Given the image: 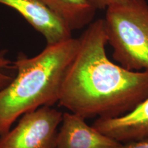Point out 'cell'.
<instances>
[{
  "label": "cell",
  "mask_w": 148,
  "mask_h": 148,
  "mask_svg": "<svg viewBox=\"0 0 148 148\" xmlns=\"http://www.w3.org/2000/svg\"><path fill=\"white\" fill-rule=\"evenodd\" d=\"M58 103L85 119L123 115L148 97V71H131L111 61L103 18L93 21L79 37Z\"/></svg>",
  "instance_id": "1"
},
{
  "label": "cell",
  "mask_w": 148,
  "mask_h": 148,
  "mask_svg": "<svg viewBox=\"0 0 148 148\" xmlns=\"http://www.w3.org/2000/svg\"><path fill=\"white\" fill-rule=\"evenodd\" d=\"M78 47L79 38L71 37L47 44L33 57L23 53L17 56L13 62L16 75L0 90V136L26 112L58 102L64 78Z\"/></svg>",
  "instance_id": "2"
},
{
  "label": "cell",
  "mask_w": 148,
  "mask_h": 148,
  "mask_svg": "<svg viewBox=\"0 0 148 148\" xmlns=\"http://www.w3.org/2000/svg\"><path fill=\"white\" fill-rule=\"evenodd\" d=\"M112 58L125 69L148 71V3L126 0L106 9L103 18Z\"/></svg>",
  "instance_id": "3"
},
{
  "label": "cell",
  "mask_w": 148,
  "mask_h": 148,
  "mask_svg": "<svg viewBox=\"0 0 148 148\" xmlns=\"http://www.w3.org/2000/svg\"><path fill=\"white\" fill-rule=\"evenodd\" d=\"M62 114L49 106L26 112L0 136V148H55Z\"/></svg>",
  "instance_id": "4"
},
{
  "label": "cell",
  "mask_w": 148,
  "mask_h": 148,
  "mask_svg": "<svg viewBox=\"0 0 148 148\" xmlns=\"http://www.w3.org/2000/svg\"><path fill=\"white\" fill-rule=\"evenodd\" d=\"M0 3L14 9L45 38L47 44L69 39L72 31L40 0H0Z\"/></svg>",
  "instance_id": "5"
},
{
  "label": "cell",
  "mask_w": 148,
  "mask_h": 148,
  "mask_svg": "<svg viewBox=\"0 0 148 148\" xmlns=\"http://www.w3.org/2000/svg\"><path fill=\"white\" fill-rule=\"evenodd\" d=\"M122 143L86 123L70 112L62 114L55 148H118Z\"/></svg>",
  "instance_id": "6"
},
{
  "label": "cell",
  "mask_w": 148,
  "mask_h": 148,
  "mask_svg": "<svg viewBox=\"0 0 148 148\" xmlns=\"http://www.w3.org/2000/svg\"><path fill=\"white\" fill-rule=\"evenodd\" d=\"M92 126L121 143L148 138V97L123 115L98 118Z\"/></svg>",
  "instance_id": "7"
},
{
  "label": "cell",
  "mask_w": 148,
  "mask_h": 148,
  "mask_svg": "<svg viewBox=\"0 0 148 148\" xmlns=\"http://www.w3.org/2000/svg\"><path fill=\"white\" fill-rule=\"evenodd\" d=\"M73 32L93 21L96 8L88 0H40Z\"/></svg>",
  "instance_id": "8"
},
{
  "label": "cell",
  "mask_w": 148,
  "mask_h": 148,
  "mask_svg": "<svg viewBox=\"0 0 148 148\" xmlns=\"http://www.w3.org/2000/svg\"><path fill=\"white\" fill-rule=\"evenodd\" d=\"M10 67H13V64L7 56L6 50L1 49L0 50V90L8 86L14 78L13 75L7 72Z\"/></svg>",
  "instance_id": "9"
},
{
  "label": "cell",
  "mask_w": 148,
  "mask_h": 148,
  "mask_svg": "<svg viewBox=\"0 0 148 148\" xmlns=\"http://www.w3.org/2000/svg\"><path fill=\"white\" fill-rule=\"evenodd\" d=\"M96 10H106L112 5L124 3L126 0H88Z\"/></svg>",
  "instance_id": "10"
},
{
  "label": "cell",
  "mask_w": 148,
  "mask_h": 148,
  "mask_svg": "<svg viewBox=\"0 0 148 148\" xmlns=\"http://www.w3.org/2000/svg\"><path fill=\"white\" fill-rule=\"evenodd\" d=\"M118 148H148V138L122 143Z\"/></svg>",
  "instance_id": "11"
}]
</instances>
